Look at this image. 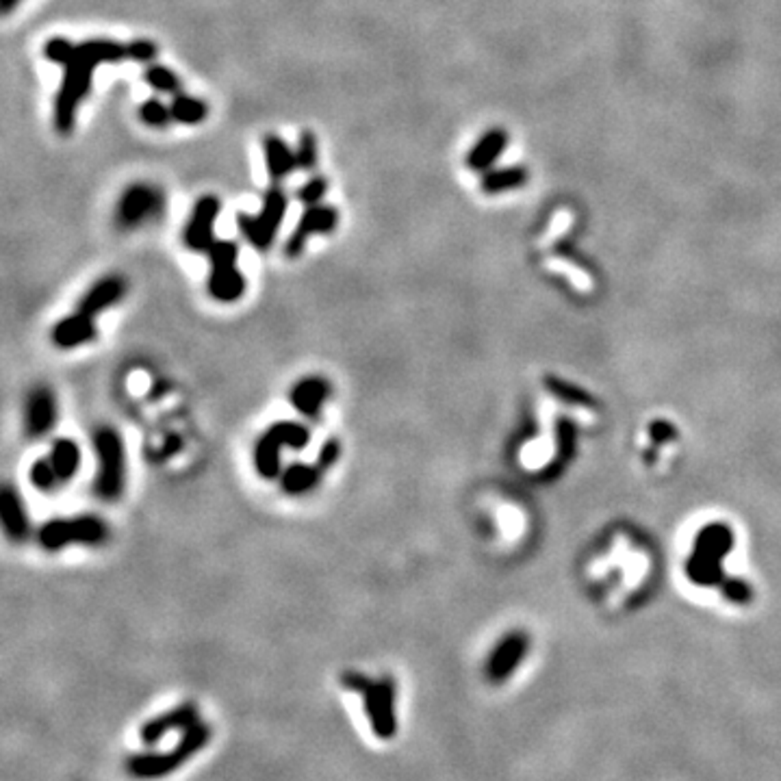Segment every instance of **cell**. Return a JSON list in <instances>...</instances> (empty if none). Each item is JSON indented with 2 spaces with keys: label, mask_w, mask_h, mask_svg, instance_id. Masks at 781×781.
<instances>
[{
  "label": "cell",
  "mask_w": 781,
  "mask_h": 781,
  "mask_svg": "<svg viewBox=\"0 0 781 781\" xmlns=\"http://www.w3.org/2000/svg\"><path fill=\"white\" fill-rule=\"evenodd\" d=\"M96 337H98L96 317H90L81 310L66 315L51 328V343L59 350H76V348L96 341Z\"/></svg>",
  "instance_id": "obj_14"
},
{
  "label": "cell",
  "mask_w": 781,
  "mask_h": 781,
  "mask_svg": "<svg viewBox=\"0 0 781 781\" xmlns=\"http://www.w3.org/2000/svg\"><path fill=\"white\" fill-rule=\"evenodd\" d=\"M527 183V169L511 165V168H491L480 176V189L488 196L495 193L511 191V189L523 187Z\"/></svg>",
  "instance_id": "obj_22"
},
{
  "label": "cell",
  "mask_w": 781,
  "mask_h": 781,
  "mask_svg": "<svg viewBox=\"0 0 781 781\" xmlns=\"http://www.w3.org/2000/svg\"><path fill=\"white\" fill-rule=\"evenodd\" d=\"M326 191H328V178L319 176L317 174V176H310L308 181L298 189L295 198H298V202H302L304 207H313L324 200Z\"/></svg>",
  "instance_id": "obj_30"
},
{
  "label": "cell",
  "mask_w": 781,
  "mask_h": 781,
  "mask_svg": "<svg viewBox=\"0 0 781 781\" xmlns=\"http://www.w3.org/2000/svg\"><path fill=\"white\" fill-rule=\"evenodd\" d=\"M159 55V46L150 40H133L126 43V59L137 63H152Z\"/></svg>",
  "instance_id": "obj_31"
},
{
  "label": "cell",
  "mask_w": 781,
  "mask_h": 781,
  "mask_svg": "<svg viewBox=\"0 0 781 781\" xmlns=\"http://www.w3.org/2000/svg\"><path fill=\"white\" fill-rule=\"evenodd\" d=\"M98 63L91 59L87 52L81 51L76 43L74 59L63 67L61 87L55 96V106H52V124L59 135H70L74 130L76 113L82 100L90 96L91 82H94V72Z\"/></svg>",
  "instance_id": "obj_1"
},
{
  "label": "cell",
  "mask_w": 781,
  "mask_h": 781,
  "mask_svg": "<svg viewBox=\"0 0 781 781\" xmlns=\"http://www.w3.org/2000/svg\"><path fill=\"white\" fill-rule=\"evenodd\" d=\"M163 198L152 185H145V183H137V185H130L120 198L118 208H115V222L120 228H139L145 222H150L152 217H157V213L161 211Z\"/></svg>",
  "instance_id": "obj_8"
},
{
  "label": "cell",
  "mask_w": 781,
  "mask_h": 781,
  "mask_svg": "<svg viewBox=\"0 0 781 781\" xmlns=\"http://www.w3.org/2000/svg\"><path fill=\"white\" fill-rule=\"evenodd\" d=\"M332 395V385L324 376H304L289 389V404L307 419H319Z\"/></svg>",
  "instance_id": "obj_13"
},
{
  "label": "cell",
  "mask_w": 781,
  "mask_h": 781,
  "mask_svg": "<svg viewBox=\"0 0 781 781\" xmlns=\"http://www.w3.org/2000/svg\"><path fill=\"white\" fill-rule=\"evenodd\" d=\"M339 458H341V441L330 436V439L324 441L322 448H319L315 463L322 467V472H328V469H332L339 463Z\"/></svg>",
  "instance_id": "obj_32"
},
{
  "label": "cell",
  "mask_w": 781,
  "mask_h": 781,
  "mask_svg": "<svg viewBox=\"0 0 781 781\" xmlns=\"http://www.w3.org/2000/svg\"><path fill=\"white\" fill-rule=\"evenodd\" d=\"M308 443L310 430L302 421H276L254 443L252 460H254L256 473L263 480H278L280 473H283V467H280L283 449H304Z\"/></svg>",
  "instance_id": "obj_4"
},
{
  "label": "cell",
  "mask_w": 781,
  "mask_h": 781,
  "mask_svg": "<svg viewBox=\"0 0 781 781\" xmlns=\"http://www.w3.org/2000/svg\"><path fill=\"white\" fill-rule=\"evenodd\" d=\"M263 152H265V165H268L271 183L287 181L295 169H300L298 157H295V150H291L289 144L285 142L280 135H274V133L265 135Z\"/></svg>",
  "instance_id": "obj_18"
},
{
  "label": "cell",
  "mask_w": 781,
  "mask_h": 781,
  "mask_svg": "<svg viewBox=\"0 0 781 781\" xmlns=\"http://www.w3.org/2000/svg\"><path fill=\"white\" fill-rule=\"evenodd\" d=\"M322 475L324 472L317 463H291L287 465V469H283L278 482L283 493L291 495V497H302V495L317 488Z\"/></svg>",
  "instance_id": "obj_20"
},
{
  "label": "cell",
  "mask_w": 781,
  "mask_h": 781,
  "mask_svg": "<svg viewBox=\"0 0 781 781\" xmlns=\"http://www.w3.org/2000/svg\"><path fill=\"white\" fill-rule=\"evenodd\" d=\"M295 157H298V168L302 172H315L319 163V150H317V137L310 130H302L298 137V145H295Z\"/></svg>",
  "instance_id": "obj_28"
},
{
  "label": "cell",
  "mask_w": 781,
  "mask_h": 781,
  "mask_svg": "<svg viewBox=\"0 0 781 781\" xmlns=\"http://www.w3.org/2000/svg\"><path fill=\"white\" fill-rule=\"evenodd\" d=\"M196 721H200V710H198V703L185 701L178 703L172 710L163 712V715L152 716L142 725L139 730V738L145 746H154L157 742H161L165 736L172 734V731H183L189 725H193Z\"/></svg>",
  "instance_id": "obj_11"
},
{
  "label": "cell",
  "mask_w": 781,
  "mask_h": 781,
  "mask_svg": "<svg viewBox=\"0 0 781 781\" xmlns=\"http://www.w3.org/2000/svg\"><path fill=\"white\" fill-rule=\"evenodd\" d=\"M207 256L211 263V274L207 280L208 295L222 304L239 302L247 289L246 276L237 268L239 247L230 239H215Z\"/></svg>",
  "instance_id": "obj_6"
},
{
  "label": "cell",
  "mask_w": 781,
  "mask_h": 781,
  "mask_svg": "<svg viewBox=\"0 0 781 781\" xmlns=\"http://www.w3.org/2000/svg\"><path fill=\"white\" fill-rule=\"evenodd\" d=\"M94 493L103 502H115L122 497L126 487V448L122 434L113 426H100L94 432Z\"/></svg>",
  "instance_id": "obj_3"
},
{
  "label": "cell",
  "mask_w": 781,
  "mask_h": 781,
  "mask_svg": "<svg viewBox=\"0 0 781 781\" xmlns=\"http://www.w3.org/2000/svg\"><path fill=\"white\" fill-rule=\"evenodd\" d=\"M20 3L22 0H0V9H3L4 16H9V13H12Z\"/></svg>",
  "instance_id": "obj_33"
},
{
  "label": "cell",
  "mask_w": 781,
  "mask_h": 781,
  "mask_svg": "<svg viewBox=\"0 0 781 781\" xmlns=\"http://www.w3.org/2000/svg\"><path fill=\"white\" fill-rule=\"evenodd\" d=\"M28 482H31V487L40 493H55L57 488H59L61 480L59 475H57L48 456L46 458H37L35 463L31 465V469H28Z\"/></svg>",
  "instance_id": "obj_26"
},
{
  "label": "cell",
  "mask_w": 781,
  "mask_h": 781,
  "mask_svg": "<svg viewBox=\"0 0 781 781\" xmlns=\"http://www.w3.org/2000/svg\"><path fill=\"white\" fill-rule=\"evenodd\" d=\"M363 699V707H365V716L370 721L371 731L376 738L380 740H391L397 734V715H395V703H397V683L391 676H382L378 679H371L367 676L365 683L358 691Z\"/></svg>",
  "instance_id": "obj_7"
},
{
  "label": "cell",
  "mask_w": 781,
  "mask_h": 781,
  "mask_svg": "<svg viewBox=\"0 0 781 781\" xmlns=\"http://www.w3.org/2000/svg\"><path fill=\"white\" fill-rule=\"evenodd\" d=\"M37 543L43 551L66 550V547H100L109 538V526L98 514H74V517H57L43 521L35 532Z\"/></svg>",
  "instance_id": "obj_2"
},
{
  "label": "cell",
  "mask_w": 781,
  "mask_h": 781,
  "mask_svg": "<svg viewBox=\"0 0 781 781\" xmlns=\"http://www.w3.org/2000/svg\"><path fill=\"white\" fill-rule=\"evenodd\" d=\"M339 226V211L330 205H313L304 208L302 217L295 224L293 232L289 235L287 244H285V256L287 259H298L300 254L307 247L310 237L317 235H330V232L337 230Z\"/></svg>",
  "instance_id": "obj_10"
},
{
  "label": "cell",
  "mask_w": 781,
  "mask_h": 781,
  "mask_svg": "<svg viewBox=\"0 0 781 781\" xmlns=\"http://www.w3.org/2000/svg\"><path fill=\"white\" fill-rule=\"evenodd\" d=\"M220 211L222 202L217 196L208 193V196L198 198L187 220L185 232H183V241H185L187 250L198 252V254H207L211 250V246L215 244V224Z\"/></svg>",
  "instance_id": "obj_9"
},
{
  "label": "cell",
  "mask_w": 781,
  "mask_h": 781,
  "mask_svg": "<svg viewBox=\"0 0 781 781\" xmlns=\"http://www.w3.org/2000/svg\"><path fill=\"white\" fill-rule=\"evenodd\" d=\"M519 656H521V647H519V640L506 638L493 649L491 658L487 662V676L491 682H502L508 677V673L512 671L514 664H517Z\"/></svg>",
  "instance_id": "obj_23"
},
{
  "label": "cell",
  "mask_w": 781,
  "mask_h": 781,
  "mask_svg": "<svg viewBox=\"0 0 781 781\" xmlns=\"http://www.w3.org/2000/svg\"><path fill=\"white\" fill-rule=\"evenodd\" d=\"M289 196L280 183H274L268 191L263 193V207L261 213L250 215V213H237V228L244 235V239L254 247L256 252H268L274 246L276 235L287 217Z\"/></svg>",
  "instance_id": "obj_5"
},
{
  "label": "cell",
  "mask_w": 781,
  "mask_h": 781,
  "mask_svg": "<svg viewBox=\"0 0 781 781\" xmlns=\"http://www.w3.org/2000/svg\"><path fill=\"white\" fill-rule=\"evenodd\" d=\"M185 764L176 755V751H139V754L129 755L124 769L126 773L133 779L139 781H150V779H163L168 775L176 773L181 766Z\"/></svg>",
  "instance_id": "obj_15"
},
{
  "label": "cell",
  "mask_w": 781,
  "mask_h": 781,
  "mask_svg": "<svg viewBox=\"0 0 781 781\" xmlns=\"http://www.w3.org/2000/svg\"><path fill=\"white\" fill-rule=\"evenodd\" d=\"M169 109H172L174 122H178L183 126L202 124L208 115V105L205 103V100L196 98V96L183 94V91L181 94L172 96Z\"/></svg>",
  "instance_id": "obj_24"
},
{
  "label": "cell",
  "mask_w": 781,
  "mask_h": 781,
  "mask_svg": "<svg viewBox=\"0 0 781 781\" xmlns=\"http://www.w3.org/2000/svg\"><path fill=\"white\" fill-rule=\"evenodd\" d=\"M52 467H55L57 475H59L61 484L70 482L76 478L81 469V445L74 439H67V436H59V439L52 441L51 452H48Z\"/></svg>",
  "instance_id": "obj_21"
},
{
  "label": "cell",
  "mask_w": 781,
  "mask_h": 781,
  "mask_svg": "<svg viewBox=\"0 0 781 781\" xmlns=\"http://www.w3.org/2000/svg\"><path fill=\"white\" fill-rule=\"evenodd\" d=\"M508 148V133L502 129H491L482 135V137L475 142V145L467 152L465 165H467L472 172L484 174L487 169H491L495 161L499 159V154Z\"/></svg>",
  "instance_id": "obj_19"
},
{
  "label": "cell",
  "mask_w": 781,
  "mask_h": 781,
  "mask_svg": "<svg viewBox=\"0 0 781 781\" xmlns=\"http://www.w3.org/2000/svg\"><path fill=\"white\" fill-rule=\"evenodd\" d=\"M57 397L48 387L31 389L24 404V430L31 439H42L57 426Z\"/></svg>",
  "instance_id": "obj_12"
},
{
  "label": "cell",
  "mask_w": 781,
  "mask_h": 781,
  "mask_svg": "<svg viewBox=\"0 0 781 781\" xmlns=\"http://www.w3.org/2000/svg\"><path fill=\"white\" fill-rule=\"evenodd\" d=\"M74 52L76 43L67 40V37H51V40L43 43V57H46V61L61 67H66L67 63L74 59Z\"/></svg>",
  "instance_id": "obj_29"
},
{
  "label": "cell",
  "mask_w": 781,
  "mask_h": 781,
  "mask_svg": "<svg viewBox=\"0 0 781 781\" xmlns=\"http://www.w3.org/2000/svg\"><path fill=\"white\" fill-rule=\"evenodd\" d=\"M0 523L9 541L24 543L31 535V519L24 506L22 495L13 484H4L0 491Z\"/></svg>",
  "instance_id": "obj_17"
},
{
  "label": "cell",
  "mask_w": 781,
  "mask_h": 781,
  "mask_svg": "<svg viewBox=\"0 0 781 781\" xmlns=\"http://www.w3.org/2000/svg\"><path fill=\"white\" fill-rule=\"evenodd\" d=\"M126 295V280L122 276H103V278L96 280L85 293L81 295L76 310L90 315V317H98L105 310L118 307Z\"/></svg>",
  "instance_id": "obj_16"
},
{
  "label": "cell",
  "mask_w": 781,
  "mask_h": 781,
  "mask_svg": "<svg viewBox=\"0 0 781 781\" xmlns=\"http://www.w3.org/2000/svg\"><path fill=\"white\" fill-rule=\"evenodd\" d=\"M139 120L150 129H165L174 122L169 105L161 103L159 98H148L144 100V105H139Z\"/></svg>",
  "instance_id": "obj_27"
},
{
  "label": "cell",
  "mask_w": 781,
  "mask_h": 781,
  "mask_svg": "<svg viewBox=\"0 0 781 781\" xmlns=\"http://www.w3.org/2000/svg\"><path fill=\"white\" fill-rule=\"evenodd\" d=\"M144 79L154 91H159V94L176 96L183 91L181 76H178L174 70H169L168 66H161V63H148V67H145L144 72Z\"/></svg>",
  "instance_id": "obj_25"
}]
</instances>
